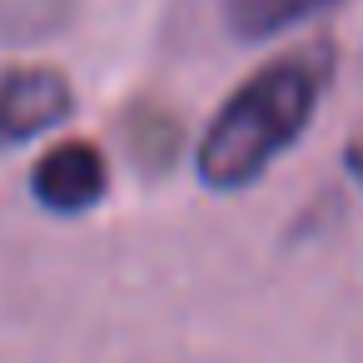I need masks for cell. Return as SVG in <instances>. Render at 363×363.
Wrapping results in <instances>:
<instances>
[{"mask_svg":"<svg viewBox=\"0 0 363 363\" xmlns=\"http://www.w3.org/2000/svg\"><path fill=\"white\" fill-rule=\"evenodd\" d=\"M328 80V55L303 50L259 70L199 140V179L209 189H239L264 174V164L298 140Z\"/></svg>","mask_w":363,"mask_h":363,"instance_id":"6da1fadb","label":"cell"},{"mask_svg":"<svg viewBox=\"0 0 363 363\" xmlns=\"http://www.w3.org/2000/svg\"><path fill=\"white\" fill-rule=\"evenodd\" d=\"M105 184H110L105 155H100L95 145H80V140L55 145V150L35 164V174H30L35 199H40L45 209H55V214H80V209H90V204H100Z\"/></svg>","mask_w":363,"mask_h":363,"instance_id":"7a4b0ae2","label":"cell"},{"mask_svg":"<svg viewBox=\"0 0 363 363\" xmlns=\"http://www.w3.org/2000/svg\"><path fill=\"white\" fill-rule=\"evenodd\" d=\"M70 115V85L55 70H11L0 75V145L30 140Z\"/></svg>","mask_w":363,"mask_h":363,"instance_id":"3957f363","label":"cell"},{"mask_svg":"<svg viewBox=\"0 0 363 363\" xmlns=\"http://www.w3.org/2000/svg\"><path fill=\"white\" fill-rule=\"evenodd\" d=\"M328 0H229V21L239 35L259 40V35H274L284 26H298L308 21L313 11H323Z\"/></svg>","mask_w":363,"mask_h":363,"instance_id":"277c9868","label":"cell"},{"mask_svg":"<svg viewBox=\"0 0 363 363\" xmlns=\"http://www.w3.org/2000/svg\"><path fill=\"white\" fill-rule=\"evenodd\" d=\"M348 174H353V179L363 184V130H358V135L348 140Z\"/></svg>","mask_w":363,"mask_h":363,"instance_id":"5b68a950","label":"cell"}]
</instances>
